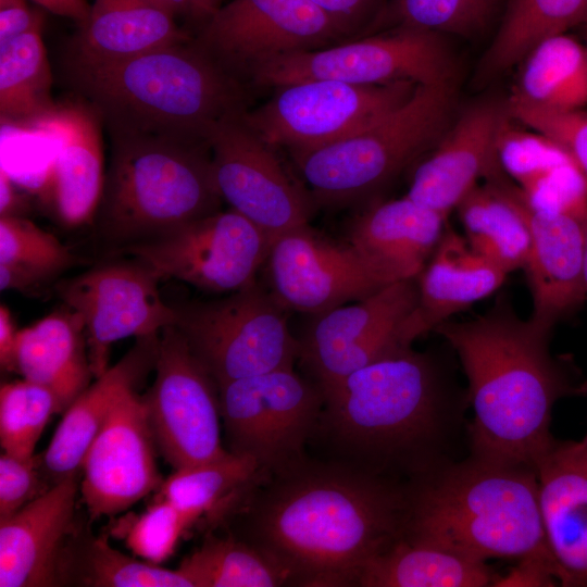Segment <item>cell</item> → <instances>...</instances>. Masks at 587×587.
Masks as SVG:
<instances>
[{
  "mask_svg": "<svg viewBox=\"0 0 587 587\" xmlns=\"http://www.w3.org/2000/svg\"><path fill=\"white\" fill-rule=\"evenodd\" d=\"M233 514L230 534L285 586H353L369 560L403 538L408 485L307 455L266 477Z\"/></svg>",
  "mask_w": 587,
  "mask_h": 587,
  "instance_id": "cell-1",
  "label": "cell"
},
{
  "mask_svg": "<svg viewBox=\"0 0 587 587\" xmlns=\"http://www.w3.org/2000/svg\"><path fill=\"white\" fill-rule=\"evenodd\" d=\"M321 390L324 404L311 440L322 444L328 460L409 484L460 459L469 396L411 347Z\"/></svg>",
  "mask_w": 587,
  "mask_h": 587,
  "instance_id": "cell-2",
  "label": "cell"
},
{
  "mask_svg": "<svg viewBox=\"0 0 587 587\" xmlns=\"http://www.w3.org/2000/svg\"><path fill=\"white\" fill-rule=\"evenodd\" d=\"M435 330L457 352L467 378L469 452L536 470L554 440L553 405L572 392L549 352L551 328L520 320L501 300L485 315L448 320Z\"/></svg>",
  "mask_w": 587,
  "mask_h": 587,
  "instance_id": "cell-3",
  "label": "cell"
},
{
  "mask_svg": "<svg viewBox=\"0 0 587 587\" xmlns=\"http://www.w3.org/2000/svg\"><path fill=\"white\" fill-rule=\"evenodd\" d=\"M76 98L110 137L160 136L209 141L216 125L249 109V86L193 40L127 60L66 63Z\"/></svg>",
  "mask_w": 587,
  "mask_h": 587,
  "instance_id": "cell-4",
  "label": "cell"
},
{
  "mask_svg": "<svg viewBox=\"0 0 587 587\" xmlns=\"http://www.w3.org/2000/svg\"><path fill=\"white\" fill-rule=\"evenodd\" d=\"M403 538L483 562L537 559L555 569L536 470L470 452L408 484Z\"/></svg>",
  "mask_w": 587,
  "mask_h": 587,
  "instance_id": "cell-5",
  "label": "cell"
},
{
  "mask_svg": "<svg viewBox=\"0 0 587 587\" xmlns=\"http://www.w3.org/2000/svg\"><path fill=\"white\" fill-rule=\"evenodd\" d=\"M111 142L91 224L113 252L221 210L209 141L127 136Z\"/></svg>",
  "mask_w": 587,
  "mask_h": 587,
  "instance_id": "cell-6",
  "label": "cell"
},
{
  "mask_svg": "<svg viewBox=\"0 0 587 587\" xmlns=\"http://www.w3.org/2000/svg\"><path fill=\"white\" fill-rule=\"evenodd\" d=\"M454 82L417 85L401 105L327 146L291 155L316 205L374 195L427 154L455 117Z\"/></svg>",
  "mask_w": 587,
  "mask_h": 587,
  "instance_id": "cell-7",
  "label": "cell"
},
{
  "mask_svg": "<svg viewBox=\"0 0 587 587\" xmlns=\"http://www.w3.org/2000/svg\"><path fill=\"white\" fill-rule=\"evenodd\" d=\"M175 308L176 327L217 387L294 367L299 359L285 309L258 280L217 300Z\"/></svg>",
  "mask_w": 587,
  "mask_h": 587,
  "instance_id": "cell-8",
  "label": "cell"
},
{
  "mask_svg": "<svg viewBox=\"0 0 587 587\" xmlns=\"http://www.w3.org/2000/svg\"><path fill=\"white\" fill-rule=\"evenodd\" d=\"M218 399L227 450L253 459L265 477L308 455L324 404L320 386L294 367L228 382Z\"/></svg>",
  "mask_w": 587,
  "mask_h": 587,
  "instance_id": "cell-9",
  "label": "cell"
},
{
  "mask_svg": "<svg viewBox=\"0 0 587 587\" xmlns=\"http://www.w3.org/2000/svg\"><path fill=\"white\" fill-rule=\"evenodd\" d=\"M308 79L355 85L454 82V59L444 35L390 28L280 57L257 70L249 85L276 88Z\"/></svg>",
  "mask_w": 587,
  "mask_h": 587,
  "instance_id": "cell-10",
  "label": "cell"
},
{
  "mask_svg": "<svg viewBox=\"0 0 587 587\" xmlns=\"http://www.w3.org/2000/svg\"><path fill=\"white\" fill-rule=\"evenodd\" d=\"M417 84L355 85L308 79L274 88L273 96L242 118L267 145L290 155L308 152L374 123L404 103Z\"/></svg>",
  "mask_w": 587,
  "mask_h": 587,
  "instance_id": "cell-11",
  "label": "cell"
},
{
  "mask_svg": "<svg viewBox=\"0 0 587 587\" xmlns=\"http://www.w3.org/2000/svg\"><path fill=\"white\" fill-rule=\"evenodd\" d=\"M271 245L259 227L229 208L114 254L143 262L161 279L174 278L207 291L234 292L257 280Z\"/></svg>",
  "mask_w": 587,
  "mask_h": 587,
  "instance_id": "cell-12",
  "label": "cell"
},
{
  "mask_svg": "<svg viewBox=\"0 0 587 587\" xmlns=\"http://www.w3.org/2000/svg\"><path fill=\"white\" fill-rule=\"evenodd\" d=\"M153 369V385L142 399L164 459L177 470L226 454L218 387L175 324L160 332Z\"/></svg>",
  "mask_w": 587,
  "mask_h": 587,
  "instance_id": "cell-13",
  "label": "cell"
},
{
  "mask_svg": "<svg viewBox=\"0 0 587 587\" xmlns=\"http://www.w3.org/2000/svg\"><path fill=\"white\" fill-rule=\"evenodd\" d=\"M348 39L313 0H232L202 23L193 37L248 86L252 74L273 60Z\"/></svg>",
  "mask_w": 587,
  "mask_h": 587,
  "instance_id": "cell-14",
  "label": "cell"
},
{
  "mask_svg": "<svg viewBox=\"0 0 587 587\" xmlns=\"http://www.w3.org/2000/svg\"><path fill=\"white\" fill-rule=\"evenodd\" d=\"M243 113L220 122L209 137L213 179L222 200L273 243L309 224L316 204L287 173L275 148L246 124Z\"/></svg>",
  "mask_w": 587,
  "mask_h": 587,
  "instance_id": "cell-15",
  "label": "cell"
},
{
  "mask_svg": "<svg viewBox=\"0 0 587 587\" xmlns=\"http://www.w3.org/2000/svg\"><path fill=\"white\" fill-rule=\"evenodd\" d=\"M159 275L143 262L112 261L57 285L64 305L85 328L93 377L109 369L112 345L128 337L159 334L176 322V308L160 294Z\"/></svg>",
  "mask_w": 587,
  "mask_h": 587,
  "instance_id": "cell-16",
  "label": "cell"
},
{
  "mask_svg": "<svg viewBox=\"0 0 587 587\" xmlns=\"http://www.w3.org/2000/svg\"><path fill=\"white\" fill-rule=\"evenodd\" d=\"M417 300V278L316 315L299 340V360L321 389L383 357L410 348L403 325Z\"/></svg>",
  "mask_w": 587,
  "mask_h": 587,
  "instance_id": "cell-17",
  "label": "cell"
},
{
  "mask_svg": "<svg viewBox=\"0 0 587 587\" xmlns=\"http://www.w3.org/2000/svg\"><path fill=\"white\" fill-rule=\"evenodd\" d=\"M265 263L272 296L300 313L320 315L391 284L349 243L330 241L309 224L277 237Z\"/></svg>",
  "mask_w": 587,
  "mask_h": 587,
  "instance_id": "cell-18",
  "label": "cell"
},
{
  "mask_svg": "<svg viewBox=\"0 0 587 587\" xmlns=\"http://www.w3.org/2000/svg\"><path fill=\"white\" fill-rule=\"evenodd\" d=\"M154 446L143 399L132 390L115 404L80 464L90 520L116 515L159 489Z\"/></svg>",
  "mask_w": 587,
  "mask_h": 587,
  "instance_id": "cell-19",
  "label": "cell"
},
{
  "mask_svg": "<svg viewBox=\"0 0 587 587\" xmlns=\"http://www.w3.org/2000/svg\"><path fill=\"white\" fill-rule=\"evenodd\" d=\"M523 215L529 233L525 263L534 311L530 319L552 329L558 320L585 298V238L587 217L551 213L530 207L520 187L502 168L487 178Z\"/></svg>",
  "mask_w": 587,
  "mask_h": 587,
  "instance_id": "cell-20",
  "label": "cell"
},
{
  "mask_svg": "<svg viewBox=\"0 0 587 587\" xmlns=\"http://www.w3.org/2000/svg\"><path fill=\"white\" fill-rule=\"evenodd\" d=\"M507 117L505 103L495 100L467 107L417 163L407 196L447 218L478 178L500 167L496 142Z\"/></svg>",
  "mask_w": 587,
  "mask_h": 587,
  "instance_id": "cell-21",
  "label": "cell"
},
{
  "mask_svg": "<svg viewBox=\"0 0 587 587\" xmlns=\"http://www.w3.org/2000/svg\"><path fill=\"white\" fill-rule=\"evenodd\" d=\"M75 476L55 483L0 521V587L55 586L63 546L74 525Z\"/></svg>",
  "mask_w": 587,
  "mask_h": 587,
  "instance_id": "cell-22",
  "label": "cell"
},
{
  "mask_svg": "<svg viewBox=\"0 0 587 587\" xmlns=\"http://www.w3.org/2000/svg\"><path fill=\"white\" fill-rule=\"evenodd\" d=\"M546 541L564 586H587V438L553 440L536 464Z\"/></svg>",
  "mask_w": 587,
  "mask_h": 587,
  "instance_id": "cell-23",
  "label": "cell"
},
{
  "mask_svg": "<svg viewBox=\"0 0 587 587\" xmlns=\"http://www.w3.org/2000/svg\"><path fill=\"white\" fill-rule=\"evenodd\" d=\"M445 222L405 195L360 213L348 243L388 283L417 278L444 235Z\"/></svg>",
  "mask_w": 587,
  "mask_h": 587,
  "instance_id": "cell-24",
  "label": "cell"
},
{
  "mask_svg": "<svg viewBox=\"0 0 587 587\" xmlns=\"http://www.w3.org/2000/svg\"><path fill=\"white\" fill-rule=\"evenodd\" d=\"M159 335L136 338L134 347L65 409L41 460L54 484L75 476L115 404L154 367Z\"/></svg>",
  "mask_w": 587,
  "mask_h": 587,
  "instance_id": "cell-25",
  "label": "cell"
},
{
  "mask_svg": "<svg viewBox=\"0 0 587 587\" xmlns=\"http://www.w3.org/2000/svg\"><path fill=\"white\" fill-rule=\"evenodd\" d=\"M42 126L60 138L49 179V197L58 220L67 227L91 223L105 176L99 116L76 98L59 105Z\"/></svg>",
  "mask_w": 587,
  "mask_h": 587,
  "instance_id": "cell-26",
  "label": "cell"
},
{
  "mask_svg": "<svg viewBox=\"0 0 587 587\" xmlns=\"http://www.w3.org/2000/svg\"><path fill=\"white\" fill-rule=\"evenodd\" d=\"M507 273L475 252L467 240L447 228L417 276V300L403 325L407 345L435 330L454 313L491 295Z\"/></svg>",
  "mask_w": 587,
  "mask_h": 587,
  "instance_id": "cell-27",
  "label": "cell"
},
{
  "mask_svg": "<svg viewBox=\"0 0 587 587\" xmlns=\"http://www.w3.org/2000/svg\"><path fill=\"white\" fill-rule=\"evenodd\" d=\"M172 11L138 0H95L89 20L78 26L67 62L99 65L127 60L190 40Z\"/></svg>",
  "mask_w": 587,
  "mask_h": 587,
  "instance_id": "cell-28",
  "label": "cell"
},
{
  "mask_svg": "<svg viewBox=\"0 0 587 587\" xmlns=\"http://www.w3.org/2000/svg\"><path fill=\"white\" fill-rule=\"evenodd\" d=\"M14 365L24 379L50 389L64 412L93 377L80 317L64 305L18 329Z\"/></svg>",
  "mask_w": 587,
  "mask_h": 587,
  "instance_id": "cell-29",
  "label": "cell"
},
{
  "mask_svg": "<svg viewBox=\"0 0 587 587\" xmlns=\"http://www.w3.org/2000/svg\"><path fill=\"white\" fill-rule=\"evenodd\" d=\"M487 562L401 538L369 560L358 573L359 587H482L495 585Z\"/></svg>",
  "mask_w": 587,
  "mask_h": 587,
  "instance_id": "cell-30",
  "label": "cell"
},
{
  "mask_svg": "<svg viewBox=\"0 0 587 587\" xmlns=\"http://www.w3.org/2000/svg\"><path fill=\"white\" fill-rule=\"evenodd\" d=\"M266 477L255 461L228 451L207 462L174 471L158 489L193 523L204 515H230Z\"/></svg>",
  "mask_w": 587,
  "mask_h": 587,
  "instance_id": "cell-31",
  "label": "cell"
},
{
  "mask_svg": "<svg viewBox=\"0 0 587 587\" xmlns=\"http://www.w3.org/2000/svg\"><path fill=\"white\" fill-rule=\"evenodd\" d=\"M509 99L546 110L587 104V50L560 34L534 47L521 61Z\"/></svg>",
  "mask_w": 587,
  "mask_h": 587,
  "instance_id": "cell-32",
  "label": "cell"
},
{
  "mask_svg": "<svg viewBox=\"0 0 587 587\" xmlns=\"http://www.w3.org/2000/svg\"><path fill=\"white\" fill-rule=\"evenodd\" d=\"M580 25L587 26V0H507L477 77L494 78L519 64L542 40Z\"/></svg>",
  "mask_w": 587,
  "mask_h": 587,
  "instance_id": "cell-33",
  "label": "cell"
},
{
  "mask_svg": "<svg viewBox=\"0 0 587 587\" xmlns=\"http://www.w3.org/2000/svg\"><path fill=\"white\" fill-rule=\"evenodd\" d=\"M41 27L0 45L2 124L42 126L57 112Z\"/></svg>",
  "mask_w": 587,
  "mask_h": 587,
  "instance_id": "cell-34",
  "label": "cell"
},
{
  "mask_svg": "<svg viewBox=\"0 0 587 587\" xmlns=\"http://www.w3.org/2000/svg\"><path fill=\"white\" fill-rule=\"evenodd\" d=\"M470 247L510 273L524 267L529 250L526 222L514 204L486 183L474 187L458 204Z\"/></svg>",
  "mask_w": 587,
  "mask_h": 587,
  "instance_id": "cell-35",
  "label": "cell"
},
{
  "mask_svg": "<svg viewBox=\"0 0 587 587\" xmlns=\"http://www.w3.org/2000/svg\"><path fill=\"white\" fill-rule=\"evenodd\" d=\"M178 569L193 587L285 586L279 572L257 549L233 534L210 535Z\"/></svg>",
  "mask_w": 587,
  "mask_h": 587,
  "instance_id": "cell-36",
  "label": "cell"
},
{
  "mask_svg": "<svg viewBox=\"0 0 587 587\" xmlns=\"http://www.w3.org/2000/svg\"><path fill=\"white\" fill-rule=\"evenodd\" d=\"M502 3L503 0H388L365 35L412 28L446 37L474 38L488 29Z\"/></svg>",
  "mask_w": 587,
  "mask_h": 587,
  "instance_id": "cell-37",
  "label": "cell"
},
{
  "mask_svg": "<svg viewBox=\"0 0 587 587\" xmlns=\"http://www.w3.org/2000/svg\"><path fill=\"white\" fill-rule=\"evenodd\" d=\"M63 407L48 388L22 378L0 388V444L3 452L29 459L46 424Z\"/></svg>",
  "mask_w": 587,
  "mask_h": 587,
  "instance_id": "cell-38",
  "label": "cell"
},
{
  "mask_svg": "<svg viewBox=\"0 0 587 587\" xmlns=\"http://www.w3.org/2000/svg\"><path fill=\"white\" fill-rule=\"evenodd\" d=\"M79 578L92 587H193L178 567L170 570L160 564L129 557L114 549L105 537H96L82 552Z\"/></svg>",
  "mask_w": 587,
  "mask_h": 587,
  "instance_id": "cell-39",
  "label": "cell"
},
{
  "mask_svg": "<svg viewBox=\"0 0 587 587\" xmlns=\"http://www.w3.org/2000/svg\"><path fill=\"white\" fill-rule=\"evenodd\" d=\"M75 262L55 236L24 216L0 217V264L37 275L47 283Z\"/></svg>",
  "mask_w": 587,
  "mask_h": 587,
  "instance_id": "cell-40",
  "label": "cell"
},
{
  "mask_svg": "<svg viewBox=\"0 0 587 587\" xmlns=\"http://www.w3.org/2000/svg\"><path fill=\"white\" fill-rule=\"evenodd\" d=\"M112 533L138 558L161 564L195 523L167 500L155 498L142 513L121 517Z\"/></svg>",
  "mask_w": 587,
  "mask_h": 587,
  "instance_id": "cell-41",
  "label": "cell"
},
{
  "mask_svg": "<svg viewBox=\"0 0 587 587\" xmlns=\"http://www.w3.org/2000/svg\"><path fill=\"white\" fill-rule=\"evenodd\" d=\"M533 132L514 127L508 115L497 137L496 150L500 166L519 187L572 161L560 146L542 134Z\"/></svg>",
  "mask_w": 587,
  "mask_h": 587,
  "instance_id": "cell-42",
  "label": "cell"
},
{
  "mask_svg": "<svg viewBox=\"0 0 587 587\" xmlns=\"http://www.w3.org/2000/svg\"><path fill=\"white\" fill-rule=\"evenodd\" d=\"M509 117L560 146L587 178V111L546 110L508 99Z\"/></svg>",
  "mask_w": 587,
  "mask_h": 587,
  "instance_id": "cell-43",
  "label": "cell"
},
{
  "mask_svg": "<svg viewBox=\"0 0 587 587\" xmlns=\"http://www.w3.org/2000/svg\"><path fill=\"white\" fill-rule=\"evenodd\" d=\"M534 209L587 217V178L573 161L520 187Z\"/></svg>",
  "mask_w": 587,
  "mask_h": 587,
  "instance_id": "cell-44",
  "label": "cell"
},
{
  "mask_svg": "<svg viewBox=\"0 0 587 587\" xmlns=\"http://www.w3.org/2000/svg\"><path fill=\"white\" fill-rule=\"evenodd\" d=\"M35 455L17 458L7 452L0 457V521H3L45 491H40Z\"/></svg>",
  "mask_w": 587,
  "mask_h": 587,
  "instance_id": "cell-45",
  "label": "cell"
},
{
  "mask_svg": "<svg viewBox=\"0 0 587 587\" xmlns=\"http://www.w3.org/2000/svg\"><path fill=\"white\" fill-rule=\"evenodd\" d=\"M348 36H364L388 0H313Z\"/></svg>",
  "mask_w": 587,
  "mask_h": 587,
  "instance_id": "cell-46",
  "label": "cell"
},
{
  "mask_svg": "<svg viewBox=\"0 0 587 587\" xmlns=\"http://www.w3.org/2000/svg\"><path fill=\"white\" fill-rule=\"evenodd\" d=\"M43 16L27 3L0 9V45L35 28L42 27Z\"/></svg>",
  "mask_w": 587,
  "mask_h": 587,
  "instance_id": "cell-47",
  "label": "cell"
},
{
  "mask_svg": "<svg viewBox=\"0 0 587 587\" xmlns=\"http://www.w3.org/2000/svg\"><path fill=\"white\" fill-rule=\"evenodd\" d=\"M17 333L14 320L9 308L0 304V364L9 372H15L14 357L17 340Z\"/></svg>",
  "mask_w": 587,
  "mask_h": 587,
  "instance_id": "cell-48",
  "label": "cell"
},
{
  "mask_svg": "<svg viewBox=\"0 0 587 587\" xmlns=\"http://www.w3.org/2000/svg\"><path fill=\"white\" fill-rule=\"evenodd\" d=\"M45 10L84 25L91 15L92 5L87 0H33Z\"/></svg>",
  "mask_w": 587,
  "mask_h": 587,
  "instance_id": "cell-49",
  "label": "cell"
},
{
  "mask_svg": "<svg viewBox=\"0 0 587 587\" xmlns=\"http://www.w3.org/2000/svg\"><path fill=\"white\" fill-rule=\"evenodd\" d=\"M21 196L17 193L13 180L8 172L0 170V217L3 216H23Z\"/></svg>",
  "mask_w": 587,
  "mask_h": 587,
  "instance_id": "cell-50",
  "label": "cell"
},
{
  "mask_svg": "<svg viewBox=\"0 0 587 587\" xmlns=\"http://www.w3.org/2000/svg\"><path fill=\"white\" fill-rule=\"evenodd\" d=\"M223 0H191L188 15L200 25L221 5Z\"/></svg>",
  "mask_w": 587,
  "mask_h": 587,
  "instance_id": "cell-51",
  "label": "cell"
},
{
  "mask_svg": "<svg viewBox=\"0 0 587 587\" xmlns=\"http://www.w3.org/2000/svg\"><path fill=\"white\" fill-rule=\"evenodd\" d=\"M143 2L153 3L160 7H163L173 13L177 14H188L191 0H138Z\"/></svg>",
  "mask_w": 587,
  "mask_h": 587,
  "instance_id": "cell-52",
  "label": "cell"
},
{
  "mask_svg": "<svg viewBox=\"0 0 587 587\" xmlns=\"http://www.w3.org/2000/svg\"><path fill=\"white\" fill-rule=\"evenodd\" d=\"M584 277H585V290H586V297H587V226H586V238H585Z\"/></svg>",
  "mask_w": 587,
  "mask_h": 587,
  "instance_id": "cell-53",
  "label": "cell"
},
{
  "mask_svg": "<svg viewBox=\"0 0 587 587\" xmlns=\"http://www.w3.org/2000/svg\"><path fill=\"white\" fill-rule=\"evenodd\" d=\"M586 50H587V43H586Z\"/></svg>",
  "mask_w": 587,
  "mask_h": 587,
  "instance_id": "cell-54",
  "label": "cell"
}]
</instances>
